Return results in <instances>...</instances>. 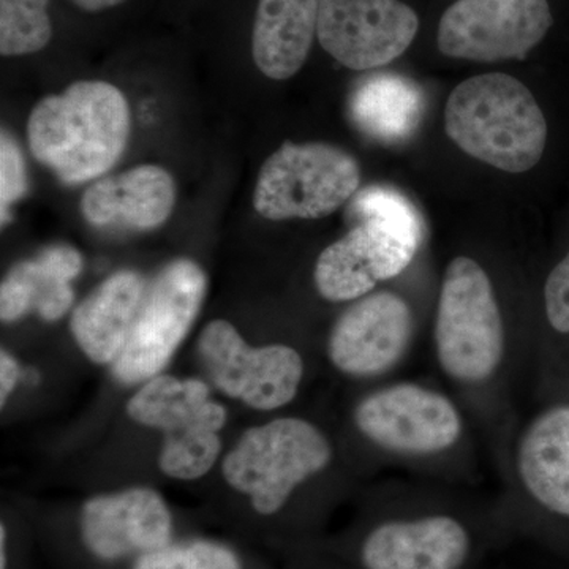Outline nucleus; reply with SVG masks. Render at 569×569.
Returning a JSON list of instances; mask_svg holds the SVG:
<instances>
[{"label": "nucleus", "mask_w": 569, "mask_h": 569, "mask_svg": "<svg viewBox=\"0 0 569 569\" xmlns=\"http://www.w3.org/2000/svg\"><path fill=\"white\" fill-rule=\"evenodd\" d=\"M132 114L126 96L107 81H77L33 107L29 149L59 181L77 186L100 179L126 151Z\"/></svg>", "instance_id": "f257e3e1"}, {"label": "nucleus", "mask_w": 569, "mask_h": 569, "mask_svg": "<svg viewBox=\"0 0 569 569\" xmlns=\"http://www.w3.org/2000/svg\"><path fill=\"white\" fill-rule=\"evenodd\" d=\"M356 224L318 257L313 280L326 301L353 302L395 279L413 261L422 241L415 204L392 187L370 186L351 198Z\"/></svg>", "instance_id": "f03ea898"}, {"label": "nucleus", "mask_w": 569, "mask_h": 569, "mask_svg": "<svg viewBox=\"0 0 569 569\" xmlns=\"http://www.w3.org/2000/svg\"><path fill=\"white\" fill-rule=\"evenodd\" d=\"M445 130L468 156L507 173L537 167L548 142V122L537 99L507 73L460 82L445 108Z\"/></svg>", "instance_id": "7ed1b4c3"}, {"label": "nucleus", "mask_w": 569, "mask_h": 569, "mask_svg": "<svg viewBox=\"0 0 569 569\" xmlns=\"http://www.w3.org/2000/svg\"><path fill=\"white\" fill-rule=\"evenodd\" d=\"M433 347L445 376L466 387L486 383L503 362L507 336L496 290L485 268L471 258L458 257L447 266Z\"/></svg>", "instance_id": "20e7f679"}, {"label": "nucleus", "mask_w": 569, "mask_h": 569, "mask_svg": "<svg viewBox=\"0 0 569 569\" xmlns=\"http://www.w3.org/2000/svg\"><path fill=\"white\" fill-rule=\"evenodd\" d=\"M332 459L325 433L301 418H277L246 430L223 460V477L258 515L274 516L302 482Z\"/></svg>", "instance_id": "39448f33"}, {"label": "nucleus", "mask_w": 569, "mask_h": 569, "mask_svg": "<svg viewBox=\"0 0 569 569\" xmlns=\"http://www.w3.org/2000/svg\"><path fill=\"white\" fill-rule=\"evenodd\" d=\"M127 413L138 425L164 433L159 466L167 477L192 481L219 459L227 410L211 399L204 381L153 377L129 400Z\"/></svg>", "instance_id": "423d86ee"}, {"label": "nucleus", "mask_w": 569, "mask_h": 569, "mask_svg": "<svg viewBox=\"0 0 569 569\" xmlns=\"http://www.w3.org/2000/svg\"><path fill=\"white\" fill-rule=\"evenodd\" d=\"M361 168L351 153L328 142L287 141L266 159L253 208L268 220L323 219L358 193Z\"/></svg>", "instance_id": "0eeeda50"}, {"label": "nucleus", "mask_w": 569, "mask_h": 569, "mask_svg": "<svg viewBox=\"0 0 569 569\" xmlns=\"http://www.w3.org/2000/svg\"><path fill=\"white\" fill-rule=\"evenodd\" d=\"M208 277L192 260L179 258L146 287L126 347L112 365L123 385L151 380L171 361L200 313Z\"/></svg>", "instance_id": "6e6552de"}, {"label": "nucleus", "mask_w": 569, "mask_h": 569, "mask_svg": "<svg viewBox=\"0 0 569 569\" xmlns=\"http://www.w3.org/2000/svg\"><path fill=\"white\" fill-rule=\"evenodd\" d=\"M479 527L447 509L392 512L358 542L361 569H471L481 553Z\"/></svg>", "instance_id": "1a4fd4ad"}, {"label": "nucleus", "mask_w": 569, "mask_h": 569, "mask_svg": "<svg viewBox=\"0 0 569 569\" xmlns=\"http://www.w3.org/2000/svg\"><path fill=\"white\" fill-rule=\"evenodd\" d=\"M198 355L213 387L253 410L288 406L305 377V361L295 348L282 343L250 347L224 320L204 326Z\"/></svg>", "instance_id": "9d476101"}, {"label": "nucleus", "mask_w": 569, "mask_h": 569, "mask_svg": "<svg viewBox=\"0 0 569 569\" xmlns=\"http://www.w3.org/2000/svg\"><path fill=\"white\" fill-rule=\"evenodd\" d=\"M355 425L376 447L399 456L441 455L463 433L462 415L448 396L408 381L366 396Z\"/></svg>", "instance_id": "9b49d317"}, {"label": "nucleus", "mask_w": 569, "mask_h": 569, "mask_svg": "<svg viewBox=\"0 0 569 569\" xmlns=\"http://www.w3.org/2000/svg\"><path fill=\"white\" fill-rule=\"evenodd\" d=\"M552 24L548 0H456L438 24V50L475 62L523 59Z\"/></svg>", "instance_id": "f8f14e48"}, {"label": "nucleus", "mask_w": 569, "mask_h": 569, "mask_svg": "<svg viewBox=\"0 0 569 569\" xmlns=\"http://www.w3.org/2000/svg\"><path fill=\"white\" fill-rule=\"evenodd\" d=\"M417 11L400 0H321L317 39L347 69L388 66L413 43Z\"/></svg>", "instance_id": "ddd939ff"}, {"label": "nucleus", "mask_w": 569, "mask_h": 569, "mask_svg": "<svg viewBox=\"0 0 569 569\" xmlns=\"http://www.w3.org/2000/svg\"><path fill=\"white\" fill-rule=\"evenodd\" d=\"M413 331V310L402 296L369 293L337 318L329 335V359L348 377L383 376L406 356Z\"/></svg>", "instance_id": "4468645a"}, {"label": "nucleus", "mask_w": 569, "mask_h": 569, "mask_svg": "<svg viewBox=\"0 0 569 569\" xmlns=\"http://www.w3.org/2000/svg\"><path fill=\"white\" fill-rule=\"evenodd\" d=\"M80 527L93 556L118 560L170 545L173 520L159 492L134 488L86 501Z\"/></svg>", "instance_id": "2eb2a0df"}, {"label": "nucleus", "mask_w": 569, "mask_h": 569, "mask_svg": "<svg viewBox=\"0 0 569 569\" xmlns=\"http://www.w3.org/2000/svg\"><path fill=\"white\" fill-rule=\"evenodd\" d=\"M174 203L173 176L159 164H140L97 179L82 193L81 213L92 227L151 231L170 219Z\"/></svg>", "instance_id": "dca6fc26"}, {"label": "nucleus", "mask_w": 569, "mask_h": 569, "mask_svg": "<svg viewBox=\"0 0 569 569\" xmlns=\"http://www.w3.org/2000/svg\"><path fill=\"white\" fill-rule=\"evenodd\" d=\"M81 271V253L66 244L48 247L32 260L14 264L0 287L3 323L20 320L32 310L44 321L66 316L74 301L71 282Z\"/></svg>", "instance_id": "f3484780"}, {"label": "nucleus", "mask_w": 569, "mask_h": 569, "mask_svg": "<svg viewBox=\"0 0 569 569\" xmlns=\"http://www.w3.org/2000/svg\"><path fill=\"white\" fill-rule=\"evenodd\" d=\"M146 287L142 276L123 269L93 288L73 310L71 336L92 362L114 365L132 331Z\"/></svg>", "instance_id": "a211bd4d"}, {"label": "nucleus", "mask_w": 569, "mask_h": 569, "mask_svg": "<svg viewBox=\"0 0 569 569\" xmlns=\"http://www.w3.org/2000/svg\"><path fill=\"white\" fill-rule=\"evenodd\" d=\"M516 471L539 508L569 519V407L539 415L516 447Z\"/></svg>", "instance_id": "6ab92c4d"}, {"label": "nucleus", "mask_w": 569, "mask_h": 569, "mask_svg": "<svg viewBox=\"0 0 569 569\" xmlns=\"http://www.w3.org/2000/svg\"><path fill=\"white\" fill-rule=\"evenodd\" d=\"M321 0H258L252 32L254 66L271 80L295 77L317 37Z\"/></svg>", "instance_id": "aec40b11"}, {"label": "nucleus", "mask_w": 569, "mask_h": 569, "mask_svg": "<svg viewBox=\"0 0 569 569\" xmlns=\"http://www.w3.org/2000/svg\"><path fill=\"white\" fill-rule=\"evenodd\" d=\"M425 112V93L410 78L378 73L356 86L350 116L373 140L399 142L417 130Z\"/></svg>", "instance_id": "412c9836"}, {"label": "nucleus", "mask_w": 569, "mask_h": 569, "mask_svg": "<svg viewBox=\"0 0 569 569\" xmlns=\"http://www.w3.org/2000/svg\"><path fill=\"white\" fill-rule=\"evenodd\" d=\"M51 0H0V54L3 58L36 54L50 44Z\"/></svg>", "instance_id": "4be33fe9"}, {"label": "nucleus", "mask_w": 569, "mask_h": 569, "mask_svg": "<svg viewBox=\"0 0 569 569\" xmlns=\"http://www.w3.org/2000/svg\"><path fill=\"white\" fill-rule=\"evenodd\" d=\"M133 569H242L233 550L211 541L167 545L142 553Z\"/></svg>", "instance_id": "5701e85b"}, {"label": "nucleus", "mask_w": 569, "mask_h": 569, "mask_svg": "<svg viewBox=\"0 0 569 569\" xmlns=\"http://www.w3.org/2000/svg\"><path fill=\"white\" fill-rule=\"evenodd\" d=\"M28 190V173L20 146L6 130L0 140V213L2 224L9 222L11 206L20 201Z\"/></svg>", "instance_id": "b1692460"}, {"label": "nucleus", "mask_w": 569, "mask_h": 569, "mask_svg": "<svg viewBox=\"0 0 569 569\" xmlns=\"http://www.w3.org/2000/svg\"><path fill=\"white\" fill-rule=\"evenodd\" d=\"M545 306L546 317L553 331L569 335V252L548 277Z\"/></svg>", "instance_id": "393cba45"}, {"label": "nucleus", "mask_w": 569, "mask_h": 569, "mask_svg": "<svg viewBox=\"0 0 569 569\" xmlns=\"http://www.w3.org/2000/svg\"><path fill=\"white\" fill-rule=\"evenodd\" d=\"M18 380H20V366L17 359L7 351H2L0 355V406L6 407Z\"/></svg>", "instance_id": "a878e982"}, {"label": "nucleus", "mask_w": 569, "mask_h": 569, "mask_svg": "<svg viewBox=\"0 0 569 569\" xmlns=\"http://www.w3.org/2000/svg\"><path fill=\"white\" fill-rule=\"evenodd\" d=\"M74 7L88 13H99V11L114 9L121 6L126 0H70Z\"/></svg>", "instance_id": "bb28decb"}, {"label": "nucleus", "mask_w": 569, "mask_h": 569, "mask_svg": "<svg viewBox=\"0 0 569 569\" xmlns=\"http://www.w3.org/2000/svg\"><path fill=\"white\" fill-rule=\"evenodd\" d=\"M6 535V527L2 526V529H0V569L7 568Z\"/></svg>", "instance_id": "cd10ccee"}]
</instances>
